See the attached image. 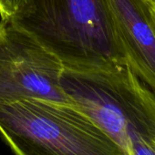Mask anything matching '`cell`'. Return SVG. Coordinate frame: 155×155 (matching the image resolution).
Masks as SVG:
<instances>
[{
	"mask_svg": "<svg viewBox=\"0 0 155 155\" xmlns=\"http://www.w3.org/2000/svg\"><path fill=\"white\" fill-rule=\"evenodd\" d=\"M0 135L15 155H127L75 105L39 99L0 102Z\"/></svg>",
	"mask_w": 155,
	"mask_h": 155,
	"instance_id": "obj_2",
	"label": "cell"
},
{
	"mask_svg": "<svg viewBox=\"0 0 155 155\" xmlns=\"http://www.w3.org/2000/svg\"><path fill=\"white\" fill-rule=\"evenodd\" d=\"M3 30H4V22L1 21V22H0V38H1V37H2Z\"/></svg>",
	"mask_w": 155,
	"mask_h": 155,
	"instance_id": "obj_9",
	"label": "cell"
},
{
	"mask_svg": "<svg viewBox=\"0 0 155 155\" xmlns=\"http://www.w3.org/2000/svg\"><path fill=\"white\" fill-rule=\"evenodd\" d=\"M30 0H0V16L4 21H15L28 11Z\"/></svg>",
	"mask_w": 155,
	"mask_h": 155,
	"instance_id": "obj_6",
	"label": "cell"
},
{
	"mask_svg": "<svg viewBox=\"0 0 155 155\" xmlns=\"http://www.w3.org/2000/svg\"><path fill=\"white\" fill-rule=\"evenodd\" d=\"M64 67L61 58L35 35L14 21H4L0 102L33 98L74 105L61 86Z\"/></svg>",
	"mask_w": 155,
	"mask_h": 155,
	"instance_id": "obj_4",
	"label": "cell"
},
{
	"mask_svg": "<svg viewBox=\"0 0 155 155\" xmlns=\"http://www.w3.org/2000/svg\"><path fill=\"white\" fill-rule=\"evenodd\" d=\"M130 155H155V137H137L131 142Z\"/></svg>",
	"mask_w": 155,
	"mask_h": 155,
	"instance_id": "obj_7",
	"label": "cell"
},
{
	"mask_svg": "<svg viewBox=\"0 0 155 155\" xmlns=\"http://www.w3.org/2000/svg\"><path fill=\"white\" fill-rule=\"evenodd\" d=\"M126 62L155 91V10L146 0H105Z\"/></svg>",
	"mask_w": 155,
	"mask_h": 155,
	"instance_id": "obj_5",
	"label": "cell"
},
{
	"mask_svg": "<svg viewBox=\"0 0 155 155\" xmlns=\"http://www.w3.org/2000/svg\"><path fill=\"white\" fill-rule=\"evenodd\" d=\"M14 22L54 51L65 67L125 60L105 0H30L28 11Z\"/></svg>",
	"mask_w": 155,
	"mask_h": 155,
	"instance_id": "obj_3",
	"label": "cell"
},
{
	"mask_svg": "<svg viewBox=\"0 0 155 155\" xmlns=\"http://www.w3.org/2000/svg\"><path fill=\"white\" fill-rule=\"evenodd\" d=\"M146 1L150 4V6L155 10V0H146Z\"/></svg>",
	"mask_w": 155,
	"mask_h": 155,
	"instance_id": "obj_8",
	"label": "cell"
},
{
	"mask_svg": "<svg viewBox=\"0 0 155 155\" xmlns=\"http://www.w3.org/2000/svg\"><path fill=\"white\" fill-rule=\"evenodd\" d=\"M61 86L72 103L130 155L137 137H155V91L125 60L64 67Z\"/></svg>",
	"mask_w": 155,
	"mask_h": 155,
	"instance_id": "obj_1",
	"label": "cell"
}]
</instances>
